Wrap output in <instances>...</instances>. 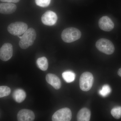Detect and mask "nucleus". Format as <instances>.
Masks as SVG:
<instances>
[{"label": "nucleus", "instance_id": "1", "mask_svg": "<svg viewBox=\"0 0 121 121\" xmlns=\"http://www.w3.org/2000/svg\"><path fill=\"white\" fill-rule=\"evenodd\" d=\"M36 37L35 31L32 28L28 29L24 33L20 40L19 45L23 49H26L34 43Z\"/></svg>", "mask_w": 121, "mask_h": 121}, {"label": "nucleus", "instance_id": "2", "mask_svg": "<svg viewBox=\"0 0 121 121\" xmlns=\"http://www.w3.org/2000/svg\"><path fill=\"white\" fill-rule=\"evenodd\" d=\"M82 33L78 29L74 27L68 28L63 30L61 33L62 39L66 43H71L80 39Z\"/></svg>", "mask_w": 121, "mask_h": 121}, {"label": "nucleus", "instance_id": "3", "mask_svg": "<svg viewBox=\"0 0 121 121\" xmlns=\"http://www.w3.org/2000/svg\"><path fill=\"white\" fill-rule=\"evenodd\" d=\"M95 46L99 51L106 55H111L114 52V45L108 39L104 38L99 39L96 42Z\"/></svg>", "mask_w": 121, "mask_h": 121}, {"label": "nucleus", "instance_id": "4", "mask_svg": "<svg viewBox=\"0 0 121 121\" xmlns=\"http://www.w3.org/2000/svg\"><path fill=\"white\" fill-rule=\"evenodd\" d=\"M94 76L91 73L86 72L83 73L79 79L80 89L83 91H88L91 90L94 82Z\"/></svg>", "mask_w": 121, "mask_h": 121}, {"label": "nucleus", "instance_id": "5", "mask_svg": "<svg viewBox=\"0 0 121 121\" xmlns=\"http://www.w3.org/2000/svg\"><path fill=\"white\" fill-rule=\"evenodd\" d=\"M28 26L24 22H17L12 23L8 26V31L11 35L20 36L23 34L27 30Z\"/></svg>", "mask_w": 121, "mask_h": 121}, {"label": "nucleus", "instance_id": "6", "mask_svg": "<svg viewBox=\"0 0 121 121\" xmlns=\"http://www.w3.org/2000/svg\"><path fill=\"white\" fill-rule=\"evenodd\" d=\"M72 118V112L70 109L64 108L56 111L52 115L53 121H69Z\"/></svg>", "mask_w": 121, "mask_h": 121}, {"label": "nucleus", "instance_id": "7", "mask_svg": "<svg viewBox=\"0 0 121 121\" xmlns=\"http://www.w3.org/2000/svg\"><path fill=\"white\" fill-rule=\"evenodd\" d=\"M13 48L10 43H5L2 45L0 49V58L1 60L7 61L13 56Z\"/></svg>", "mask_w": 121, "mask_h": 121}, {"label": "nucleus", "instance_id": "8", "mask_svg": "<svg viewBox=\"0 0 121 121\" xmlns=\"http://www.w3.org/2000/svg\"><path fill=\"white\" fill-rule=\"evenodd\" d=\"M57 16L53 11H48L44 13L41 17L42 23L47 26H52L56 23Z\"/></svg>", "mask_w": 121, "mask_h": 121}, {"label": "nucleus", "instance_id": "9", "mask_svg": "<svg viewBox=\"0 0 121 121\" xmlns=\"http://www.w3.org/2000/svg\"><path fill=\"white\" fill-rule=\"evenodd\" d=\"M98 24L100 28L105 31H110L113 30L114 27L113 22L107 16L101 17L99 21Z\"/></svg>", "mask_w": 121, "mask_h": 121}, {"label": "nucleus", "instance_id": "10", "mask_svg": "<svg viewBox=\"0 0 121 121\" xmlns=\"http://www.w3.org/2000/svg\"><path fill=\"white\" fill-rule=\"evenodd\" d=\"M35 114L32 111L27 109H23L18 112L17 121H32L35 120Z\"/></svg>", "mask_w": 121, "mask_h": 121}, {"label": "nucleus", "instance_id": "11", "mask_svg": "<svg viewBox=\"0 0 121 121\" xmlns=\"http://www.w3.org/2000/svg\"><path fill=\"white\" fill-rule=\"evenodd\" d=\"M46 80L48 84L56 90H59L61 87V81L56 75L51 73L47 74L46 76Z\"/></svg>", "mask_w": 121, "mask_h": 121}, {"label": "nucleus", "instance_id": "12", "mask_svg": "<svg viewBox=\"0 0 121 121\" xmlns=\"http://www.w3.org/2000/svg\"><path fill=\"white\" fill-rule=\"evenodd\" d=\"M17 7L15 4L10 2L0 4V13L3 14H10L15 12Z\"/></svg>", "mask_w": 121, "mask_h": 121}, {"label": "nucleus", "instance_id": "13", "mask_svg": "<svg viewBox=\"0 0 121 121\" xmlns=\"http://www.w3.org/2000/svg\"><path fill=\"white\" fill-rule=\"evenodd\" d=\"M90 111L86 108H83L79 111L77 114V121H89L90 120Z\"/></svg>", "mask_w": 121, "mask_h": 121}, {"label": "nucleus", "instance_id": "14", "mask_svg": "<svg viewBox=\"0 0 121 121\" xmlns=\"http://www.w3.org/2000/svg\"><path fill=\"white\" fill-rule=\"evenodd\" d=\"M26 97V93L22 89H16L13 94V97L15 101L18 103H21L23 101Z\"/></svg>", "mask_w": 121, "mask_h": 121}, {"label": "nucleus", "instance_id": "15", "mask_svg": "<svg viewBox=\"0 0 121 121\" xmlns=\"http://www.w3.org/2000/svg\"><path fill=\"white\" fill-rule=\"evenodd\" d=\"M37 67L41 70L45 71L48 67V62L45 57H40L37 59L36 62Z\"/></svg>", "mask_w": 121, "mask_h": 121}, {"label": "nucleus", "instance_id": "16", "mask_svg": "<svg viewBox=\"0 0 121 121\" xmlns=\"http://www.w3.org/2000/svg\"><path fill=\"white\" fill-rule=\"evenodd\" d=\"M63 78L68 83L73 82L75 79V74L72 71H67L63 72L62 74Z\"/></svg>", "mask_w": 121, "mask_h": 121}, {"label": "nucleus", "instance_id": "17", "mask_svg": "<svg viewBox=\"0 0 121 121\" xmlns=\"http://www.w3.org/2000/svg\"><path fill=\"white\" fill-rule=\"evenodd\" d=\"M111 89L108 84H105L102 87L101 90L99 91V94L103 97H106L111 92Z\"/></svg>", "mask_w": 121, "mask_h": 121}, {"label": "nucleus", "instance_id": "18", "mask_svg": "<svg viewBox=\"0 0 121 121\" xmlns=\"http://www.w3.org/2000/svg\"><path fill=\"white\" fill-rule=\"evenodd\" d=\"M11 93V89L9 87L6 86H0V98L8 96Z\"/></svg>", "mask_w": 121, "mask_h": 121}, {"label": "nucleus", "instance_id": "19", "mask_svg": "<svg viewBox=\"0 0 121 121\" xmlns=\"http://www.w3.org/2000/svg\"><path fill=\"white\" fill-rule=\"evenodd\" d=\"M111 113L115 119H120L121 118V107H117L113 108L111 110Z\"/></svg>", "mask_w": 121, "mask_h": 121}, {"label": "nucleus", "instance_id": "20", "mask_svg": "<svg viewBox=\"0 0 121 121\" xmlns=\"http://www.w3.org/2000/svg\"><path fill=\"white\" fill-rule=\"evenodd\" d=\"M36 4L39 7L45 8L50 4L51 0H35Z\"/></svg>", "mask_w": 121, "mask_h": 121}, {"label": "nucleus", "instance_id": "21", "mask_svg": "<svg viewBox=\"0 0 121 121\" xmlns=\"http://www.w3.org/2000/svg\"><path fill=\"white\" fill-rule=\"evenodd\" d=\"M1 1L4 2H10V3H17L20 0H0Z\"/></svg>", "mask_w": 121, "mask_h": 121}, {"label": "nucleus", "instance_id": "22", "mask_svg": "<svg viewBox=\"0 0 121 121\" xmlns=\"http://www.w3.org/2000/svg\"><path fill=\"white\" fill-rule=\"evenodd\" d=\"M118 75L119 76H120V77H121V68H120L118 70Z\"/></svg>", "mask_w": 121, "mask_h": 121}]
</instances>
